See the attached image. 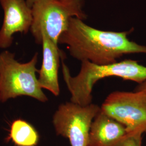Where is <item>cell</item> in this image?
I'll return each mask as SVG.
<instances>
[{
  "label": "cell",
  "instance_id": "obj_5",
  "mask_svg": "<svg viewBox=\"0 0 146 146\" xmlns=\"http://www.w3.org/2000/svg\"><path fill=\"white\" fill-rule=\"evenodd\" d=\"M100 110L93 104L81 106L70 101L60 104L52 117L56 134L68 139L71 146H88L90 126Z\"/></svg>",
  "mask_w": 146,
  "mask_h": 146
},
{
  "label": "cell",
  "instance_id": "obj_6",
  "mask_svg": "<svg viewBox=\"0 0 146 146\" xmlns=\"http://www.w3.org/2000/svg\"><path fill=\"white\" fill-rule=\"evenodd\" d=\"M100 108L124 125L127 133L146 132V92H112Z\"/></svg>",
  "mask_w": 146,
  "mask_h": 146
},
{
  "label": "cell",
  "instance_id": "obj_13",
  "mask_svg": "<svg viewBox=\"0 0 146 146\" xmlns=\"http://www.w3.org/2000/svg\"><path fill=\"white\" fill-rule=\"evenodd\" d=\"M36 0H26L27 3L28 5L31 8V5H33V3Z\"/></svg>",
  "mask_w": 146,
  "mask_h": 146
},
{
  "label": "cell",
  "instance_id": "obj_2",
  "mask_svg": "<svg viewBox=\"0 0 146 146\" xmlns=\"http://www.w3.org/2000/svg\"><path fill=\"white\" fill-rule=\"evenodd\" d=\"M62 60L63 76L71 94L70 101L81 106L92 104L93 86L102 78L116 76L139 84L146 81V67L135 60H125L106 65L84 61L81 62L80 71L75 76L70 75L63 58Z\"/></svg>",
  "mask_w": 146,
  "mask_h": 146
},
{
  "label": "cell",
  "instance_id": "obj_10",
  "mask_svg": "<svg viewBox=\"0 0 146 146\" xmlns=\"http://www.w3.org/2000/svg\"><path fill=\"white\" fill-rule=\"evenodd\" d=\"M6 140L12 141L16 146H36L39 142V135L31 123L18 119L12 122Z\"/></svg>",
  "mask_w": 146,
  "mask_h": 146
},
{
  "label": "cell",
  "instance_id": "obj_7",
  "mask_svg": "<svg viewBox=\"0 0 146 146\" xmlns=\"http://www.w3.org/2000/svg\"><path fill=\"white\" fill-rule=\"evenodd\" d=\"M0 4L4 13L0 29V48L6 49L12 44L15 33H27L31 30L32 11L26 0H0Z\"/></svg>",
  "mask_w": 146,
  "mask_h": 146
},
{
  "label": "cell",
  "instance_id": "obj_11",
  "mask_svg": "<svg viewBox=\"0 0 146 146\" xmlns=\"http://www.w3.org/2000/svg\"><path fill=\"white\" fill-rule=\"evenodd\" d=\"M142 134L139 132L127 133L113 146H142Z\"/></svg>",
  "mask_w": 146,
  "mask_h": 146
},
{
  "label": "cell",
  "instance_id": "obj_1",
  "mask_svg": "<svg viewBox=\"0 0 146 146\" xmlns=\"http://www.w3.org/2000/svg\"><path fill=\"white\" fill-rule=\"evenodd\" d=\"M131 31H103L73 17L58 43L67 45L70 55L81 62L88 61L98 65H106L116 62L117 58L125 54H146V46L128 38Z\"/></svg>",
  "mask_w": 146,
  "mask_h": 146
},
{
  "label": "cell",
  "instance_id": "obj_8",
  "mask_svg": "<svg viewBox=\"0 0 146 146\" xmlns=\"http://www.w3.org/2000/svg\"><path fill=\"white\" fill-rule=\"evenodd\" d=\"M42 62L38 70V80L42 89L50 92L55 96L60 94L58 72L60 58L63 57L58 44L52 41L44 35L42 36Z\"/></svg>",
  "mask_w": 146,
  "mask_h": 146
},
{
  "label": "cell",
  "instance_id": "obj_9",
  "mask_svg": "<svg viewBox=\"0 0 146 146\" xmlns=\"http://www.w3.org/2000/svg\"><path fill=\"white\" fill-rule=\"evenodd\" d=\"M127 133L124 125L100 110L90 126L88 146H113Z\"/></svg>",
  "mask_w": 146,
  "mask_h": 146
},
{
  "label": "cell",
  "instance_id": "obj_12",
  "mask_svg": "<svg viewBox=\"0 0 146 146\" xmlns=\"http://www.w3.org/2000/svg\"><path fill=\"white\" fill-rule=\"evenodd\" d=\"M135 91H144L146 92V81L139 84V85L136 87Z\"/></svg>",
  "mask_w": 146,
  "mask_h": 146
},
{
  "label": "cell",
  "instance_id": "obj_4",
  "mask_svg": "<svg viewBox=\"0 0 146 146\" xmlns=\"http://www.w3.org/2000/svg\"><path fill=\"white\" fill-rule=\"evenodd\" d=\"M38 59L36 53L26 63H20L15 54L5 50L0 53V101L5 102L19 96H29L40 102L48 99L37 78Z\"/></svg>",
  "mask_w": 146,
  "mask_h": 146
},
{
  "label": "cell",
  "instance_id": "obj_3",
  "mask_svg": "<svg viewBox=\"0 0 146 146\" xmlns=\"http://www.w3.org/2000/svg\"><path fill=\"white\" fill-rule=\"evenodd\" d=\"M84 4V0H36L31 7L30 30L36 42L41 44L44 35L58 45L60 37L67 30L72 18L86 19Z\"/></svg>",
  "mask_w": 146,
  "mask_h": 146
}]
</instances>
